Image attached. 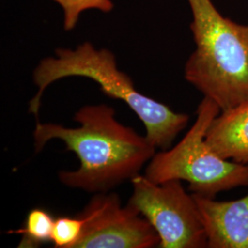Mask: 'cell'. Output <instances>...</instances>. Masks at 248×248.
Instances as JSON below:
<instances>
[{
	"label": "cell",
	"instance_id": "1",
	"mask_svg": "<svg viewBox=\"0 0 248 248\" xmlns=\"http://www.w3.org/2000/svg\"><path fill=\"white\" fill-rule=\"evenodd\" d=\"M74 121L78 128L37 122L32 133L35 151L41 152L53 139L64 142L74 152L80 166L77 170H62L63 185L92 193L107 192L126 180L140 175L155 154V146L116 119L115 109L107 104L81 107Z\"/></svg>",
	"mask_w": 248,
	"mask_h": 248
},
{
	"label": "cell",
	"instance_id": "2",
	"mask_svg": "<svg viewBox=\"0 0 248 248\" xmlns=\"http://www.w3.org/2000/svg\"><path fill=\"white\" fill-rule=\"evenodd\" d=\"M82 77L97 82L107 96L123 100L141 120L146 137L155 148L168 150L178 133L186 128L189 116L140 93L132 78L118 68L115 55L108 49H96L84 43L76 49L60 48L55 56L43 59L33 71L37 93L31 99L29 111L39 114L45 89L57 80Z\"/></svg>",
	"mask_w": 248,
	"mask_h": 248
},
{
	"label": "cell",
	"instance_id": "3",
	"mask_svg": "<svg viewBox=\"0 0 248 248\" xmlns=\"http://www.w3.org/2000/svg\"><path fill=\"white\" fill-rule=\"evenodd\" d=\"M196 49L185 65L188 83L221 111L248 101V26L224 18L212 0H187Z\"/></svg>",
	"mask_w": 248,
	"mask_h": 248
},
{
	"label": "cell",
	"instance_id": "4",
	"mask_svg": "<svg viewBox=\"0 0 248 248\" xmlns=\"http://www.w3.org/2000/svg\"><path fill=\"white\" fill-rule=\"evenodd\" d=\"M221 108L204 97L195 123L174 147L155 153L144 176L155 183L184 180L193 194L215 198L222 191L248 186V164L223 159L207 144L206 133Z\"/></svg>",
	"mask_w": 248,
	"mask_h": 248
},
{
	"label": "cell",
	"instance_id": "5",
	"mask_svg": "<svg viewBox=\"0 0 248 248\" xmlns=\"http://www.w3.org/2000/svg\"><path fill=\"white\" fill-rule=\"evenodd\" d=\"M133 194L127 204L156 231L159 248H208L203 222L195 199L180 180L155 183L138 175L131 180Z\"/></svg>",
	"mask_w": 248,
	"mask_h": 248
},
{
	"label": "cell",
	"instance_id": "6",
	"mask_svg": "<svg viewBox=\"0 0 248 248\" xmlns=\"http://www.w3.org/2000/svg\"><path fill=\"white\" fill-rule=\"evenodd\" d=\"M85 221L76 248H152L158 247V233L145 218L115 193L94 196L79 213Z\"/></svg>",
	"mask_w": 248,
	"mask_h": 248
},
{
	"label": "cell",
	"instance_id": "7",
	"mask_svg": "<svg viewBox=\"0 0 248 248\" xmlns=\"http://www.w3.org/2000/svg\"><path fill=\"white\" fill-rule=\"evenodd\" d=\"M192 195L203 222L208 248H248V194L230 202Z\"/></svg>",
	"mask_w": 248,
	"mask_h": 248
},
{
	"label": "cell",
	"instance_id": "8",
	"mask_svg": "<svg viewBox=\"0 0 248 248\" xmlns=\"http://www.w3.org/2000/svg\"><path fill=\"white\" fill-rule=\"evenodd\" d=\"M205 141L223 159L248 164V101L216 116Z\"/></svg>",
	"mask_w": 248,
	"mask_h": 248
},
{
	"label": "cell",
	"instance_id": "9",
	"mask_svg": "<svg viewBox=\"0 0 248 248\" xmlns=\"http://www.w3.org/2000/svg\"><path fill=\"white\" fill-rule=\"evenodd\" d=\"M55 219L52 214L42 208H34L27 215L23 227L10 230L8 233L21 234L19 248H36L52 241Z\"/></svg>",
	"mask_w": 248,
	"mask_h": 248
},
{
	"label": "cell",
	"instance_id": "10",
	"mask_svg": "<svg viewBox=\"0 0 248 248\" xmlns=\"http://www.w3.org/2000/svg\"><path fill=\"white\" fill-rule=\"evenodd\" d=\"M85 221L79 214L75 217L61 216L55 219L52 243L56 248H76L84 231Z\"/></svg>",
	"mask_w": 248,
	"mask_h": 248
},
{
	"label": "cell",
	"instance_id": "11",
	"mask_svg": "<svg viewBox=\"0 0 248 248\" xmlns=\"http://www.w3.org/2000/svg\"><path fill=\"white\" fill-rule=\"evenodd\" d=\"M63 11V29L67 31L77 26L82 12L89 9H97L108 13L114 9L111 0H53Z\"/></svg>",
	"mask_w": 248,
	"mask_h": 248
}]
</instances>
